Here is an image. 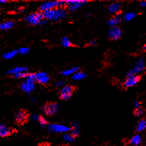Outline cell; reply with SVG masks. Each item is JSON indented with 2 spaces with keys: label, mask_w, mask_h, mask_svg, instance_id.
Segmentation results:
<instances>
[{
  "label": "cell",
  "mask_w": 146,
  "mask_h": 146,
  "mask_svg": "<svg viewBox=\"0 0 146 146\" xmlns=\"http://www.w3.org/2000/svg\"><path fill=\"white\" fill-rule=\"evenodd\" d=\"M66 10L64 8H55L53 10H47L42 13L44 18L50 21L61 20L66 16Z\"/></svg>",
  "instance_id": "cell-1"
},
{
  "label": "cell",
  "mask_w": 146,
  "mask_h": 146,
  "mask_svg": "<svg viewBox=\"0 0 146 146\" xmlns=\"http://www.w3.org/2000/svg\"><path fill=\"white\" fill-rule=\"evenodd\" d=\"M66 6V1H53V2H46L42 4L39 7V10L42 13L47 10H53L55 8H64Z\"/></svg>",
  "instance_id": "cell-2"
},
{
  "label": "cell",
  "mask_w": 146,
  "mask_h": 146,
  "mask_svg": "<svg viewBox=\"0 0 146 146\" xmlns=\"http://www.w3.org/2000/svg\"><path fill=\"white\" fill-rule=\"evenodd\" d=\"M43 15L42 13L40 11L35 12L33 13H31L26 18V21L29 25L36 26L40 24V23H43Z\"/></svg>",
  "instance_id": "cell-3"
},
{
  "label": "cell",
  "mask_w": 146,
  "mask_h": 146,
  "mask_svg": "<svg viewBox=\"0 0 146 146\" xmlns=\"http://www.w3.org/2000/svg\"><path fill=\"white\" fill-rule=\"evenodd\" d=\"M75 87L72 85L65 86L59 92V98L62 100H67L72 96Z\"/></svg>",
  "instance_id": "cell-4"
},
{
  "label": "cell",
  "mask_w": 146,
  "mask_h": 146,
  "mask_svg": "<svg viewBox=\"0 0 146 146\" xmlns=\"http://www.w3.org/2000/svg\"><path fill=\"white\" fill-rule=\"evenodd\" d=\"M29 117V114L25 110H21L15 115V121L19 125L25 124Z\"/></svg>",
  "instance_id": "cell-5"
},
{
  "label": "cell",
  "mask_w": 146,
  "mask_h": 146,
  "mask_svg": "<svg viewBox=\"0 0 146 146\" xmlns=\"http://www.w3.org/2000/svg\"><path fill=\"white\" fill-rule=\"evenodd\" d=\"M58 105L55 102H48L45 105L43 108V110L45 113L48 115L52 116L53 115L56 114L58 110Z\"/></svg>",
  "instance_id": "cell-6"
},
{
  "label": "cell",
  "mask_w": 146,
  "mask_h": 146,
  "mask_svg": "<svg viewBox=\"0 0 146 146\" xmlns=\"http://www.w3.org/2000/svg\"><path fill=\"white\" fill-rule=\"evenodd\" d=\"M122 35V30L118 27H112L108 31V37L110 40H116L121 38Z\"/></svg>",
  "instance_id": "cell-7"
},
{
  "label": "cell",
  "mask_w": 146,
  "mask_h": 146,
  "mask_svg": "<svg viewBox=\"0 0 146 146\" xmlns=\"http://www.w3.org/2000/svg\"><path fill=\"white\" fill-rule=\"evenodd\" d=\"M86 2V1H79V0L66 1V7H67L69 11H75V10H78V8H80L81 6H83Z\"/></svg>",
  "instance_id": "cell-8"
},
{
  "label": "cell",
  "mask_w": 146,
  "mask_h": 146,
  "mask_svg": "<svg viewBox=\"0 0 146 146\" xmlns=\"http://www.w3.org/2000/svg\"><path fill=\"white\" fill-rule=\"evenodd\" d=\"M140 79H141L140 75H135V76L133 77L127 78L124 83H123V87L124 88H129V87L134 86L137 83H139Z\"/></svg>",
  "instance_id": "cell-9"
},
{
  "label": "cell",
  "mask_w": 146,
  "mask_h": 146,
  "mask_svg": "<svg viewBox=\"0 0 146 146\" xmlns=\"http://www.w3.org/2000/svg\"><path fill=\"white\" fill-rule=\"evenodd\" d=\"M20 88H21L22 91H23L24 92H27V93L32 92L34 88H35V80L26 79L25 81L23 82L21 84Z\"/></svg>",
  "instance_id": "cell-10"
},
{
  "label": "cell",
  "mask_w": 146,
  "mask_h": 146,
  "mask_svg": "<svg viewBox=\"0 0 146 146\" xmlns=\"http://www.w3.org/2000/svg\"><path fill=\"white\" fill-rule=\"evenodd\" d=\"M14 132H16V130L13 128L7 127L6 125L0 124V137H1L10 136Z\"/></svg>",
  "instance_id": "cell-11"
},
{
  "label": "cell",
  "mask_w": 146,
  "mask_h": 146,
  "mask_svg": "<svg viewBox=\"0 0 146 146\" xmlns=\"http://www.w3.org/2000/svg\"><path fill=\"white\" fill-rule=\"evenodd\" d=\"M50 80V77L45 72H38L35 74V81L40 84H47Z\"/></svg>",
  "instance_id": "cell-12"
},
{
  "label": "cell",
  "mask_w": 146,
  "mask_h": 146,
  "mask_svg": "<svg viewBox=\"0 0 146 146\" xmlns=\"http://www.w3.org/2000/svg\"><path fill=\"white\" fill-rule=\"evenodd\" d=\"M49 129L52 131H55V132H66L71 130L70 127L64 125H60V124H50L49 126Z\"/></svg>",
  "instance_id": "cell-13"
},
{
  "label": "cell",
  "mask_w": 146,
  "mask_h": 146,
  "mask_svg": "<svg viewBox=\"0 0 146 146\" xmlns=\"http://www.w3.org/2000/svg\"><path fill=\"white\" fill-rule=\"evenodd\" d=\"M121 14H116L115 15H114V16L112 17L111 18H110L109 20H108V24L109 26H110V27H115L116 25H118V23L121 22Z\"/></svg>",
  "instance_id": "cell-14"
},
{
  "label": "cell",
  "mask_w": 146,
  "mask_h": 146,
  "mask_svg": "<svg viewBox=\"0 0 146 146\" xmlns=\"http://www.w3.org/2000/svg\"><path fill=\"white\" fill-rule=\"evenodd\" d=\"M27 70H28V69H27V67H25V66H17L15 68L11 69L9 71H7V74L13 76V75L18 74V73L26 72H27Z\"/></svg>",
  "instance_id": "cell-15"
},
{
  "label": "cell",
  "mask_w": 146,
  "mask_h": 146,
  "mask_svg": "<svg viewBox=\"0 0 146 146\" xmlns=\"http://www.w3.org/2000/svg\"><path fill=\"white\" fill-rule=\"evenodd\" d=\"M14 26H15V23H14L13 21H9L6 22H2V23H0V29H9L13 28Z\"/></svg>",
  "instance_id": "cell-16"
},
{
  "label": "cell",
  "mask_w": 146,
  "mask_h": 146,
  "mask_svg": "<svg viewBox=\"0 0 146 146\" xmlns=\"http://www.w3.org/2000/svg\"><path fill=\"white\" fill-rule=\"evenodd\" d=\"M121 5L119 2H115V3H113L110 5L108 9H109L110 13H118L120 9H121Z\"/></svg>",
  "instance_id": "cell-17"
},
{
  "label": "cell",
  "mask_w": 146,
  "mask_h": 146,
  "mask_svg": "<svg viewBox=\"0 0 146 146\" xmlns=\"http://www.w3.org/2000/svg\"><path fill=\"white\" fill-rule=\"evenodd\" d=\"M146 129V119H142L139 121L136 127V131L140 132L142 131H144Z\"/></svg>",
  "instance_id": "cell-18"
},
{
  "label": "cell",
  "mask_w": 146,
  "mask_h": 146,
  "mask_svg": "<svg viewBox=\"0 0 146 146\" xmlns=\"http://www.w3.org/2000/svg\"><path fill=\"white\" fill-rule=\"evenodd\" d=\"M142 142V137L141 136L139 135H135L133 137L131 138V139L129 140L130 144L133 145H137L140 144Z\"/></svg>",
  "instance_id": "cell-19"
},
{
  "label": "cell",
  "mask_w": 146,
  "mask_h": 146,
  "mask_svg": "<svg viewBox=\"0 0 146 146\" xmlns=\"http://www.w3.org/2000/svg\"><path fill=\"white\" fill-rule=\"evenodd\" d=\"M18 50H13L10 52H7V53H5L3 55V57L6 59H10V58H13L14 56H15L17 54H18Z\"/></svg>",
  "instance_id": "cell-20"
},
{
  "label": "cell",
  "mask_w": 146,
  "mask_h": 146,
  "mask_svg": "<svg viewBox=\"0 0 146 146\" xmlns=\"http://www.w3.org/2000/svg\"><path fill=\"white\" fill-rule=\"evenodd\" d=\"M86 74H85L84 72H77L76 73H75L74 75H73L72 76V78L74 79V80H82V79H83V78H86Z\"/></svg>",
  "instance_id": "cell-21"
},
{
  "label": "cell",
  "mask_w": 146,
  "mask_h": 146,
  "mask_svg": "<svg viewBox=\"0 0 146 146\" xmlns=\"http://www.w3.org/2000/svg\"><path fill=\"white\" fill-rule=\"evenodd\" d=\"M62 45L64 47H66V48H70V47H73L75 46L74 44L69 40V38L67 37H64L62 40Z\"/></svg>",
  "instance_id": "cell-22"
},
{
  "label": "cell",
  "mask_w": 146,
  "mask_h": 146,
  "mask_svg": "<svg viewBox=\"0 0 146 146\" xmlns=\"http://www.w3.org/2000/svg\"><path fill=\"white\" fill-rule=\"evenodd\" d=\"M79 68L78 67H73V68L69 69V70H64V71L62 72V74L63 75H72L74 73H76L78 71Z\"/></svg>",
  "instance_id": "cell-23"
},
{
  "label": "cell",
  "mask_w": 146,
  "mask_h": 146,
  "mask_svg": "<svg viewBox=\"0 0 146 146\" xmlns=\"http://www.w3.org/2000/svg\"><path fill=\"white\" fill-rule=\"evenodd\" d=\"M136 16V14L133 13H126L124 16V20L126 21H130L132 19L135 18V17Z\"/></svg>",
  "instance_id": "cell-24"
},
{
  "label": "cell",
  "mask_w": 146,
  "mask_h": 146,
  "mask_svg": "<svg viewBox=\"0 0 146 146\" xmlns=\"http://www.w3.org/2000/svg\"><path fill=\"white\" fill-rule=\"evenodd\" d=\"M64 139L65 141L67 142V143H72V142L74 141V139H75V137L73 136L72 135H64Z\"/></svg>",
  "instance_id": "cell-25"
},
{
  "label": "cell",
  "mask_w": 146,
  "mask_h": 146,
  "mask_svg": "<svg viewBox=\"0 0 146 146\" xmlns=\"http://www.w3.org/2000/svg\"><path fill=\"white\" fill-rule=\"evenodd\" d=\"M145 110L143 109L140 108H137V109H135V110L134 111V114H135V116H141L144 114Z\"/></svg>",
  "instance_id": "cell-26"
},
{
  "label": "cell",
  "mask_w": 146,
  "mask_h": 146,
  "mask_svg": "<svg viewBox=\"0 0 146 146\" xmlns=\"http://www.w3.org/2000/svg\"><path fill=\"white\" fill-rule=\"evenodd\" d=\"M18 50V53L21 55H26L29 52V48H21Z\"/></svg>",
  "instance_id": "cell-27"
},
{
  "label": "cell",
  "mask_w": 146,
  "mask_h": 146,
  "mask_svg": "<svg viewBox=\"0 0 146 146\" xmlns=\"http://www.w3.org/2000/svg\"><path fill=\"white\" fill-rule=\"evenodd\" d=\"M28 74L29 72H21L13 75V77L15 78H26L27 75H28Z\"/></svg>",
  "instance_id": "cell-28"
},
{
  "label": "cell",
  "mask_w": 146,
  "mask_h": 146,
  "mask_svg": "<svg viewBox=\"0 0 146 146\" xmlns=\"http://www.w3.org/2000/svg\"><path fill=\"white\" fill-rule=\"evenodd\" d=\"M39 122H40V124L42 125V126H45V125L48 123V122H47L46 120L45 119V118H43V117L42 116H40L39 117Z\"/></svg>",
  "instance_id": "cell-29"
},
{
  "label": "cell",
  "mask_w": 146,
  "mask_h": 146,
  "mask_svg": "<svg viewBox=\"0 0 146 146\" xmlns=\"http://www.w3.org/2000/svg\"><path fill=\"white\" fill-rule=\"evenodd\" d=\"M134 105H135V109H137V108H141V103L139 102H135L134 103Z\"/></svg>",
  "instance_id": "cell-30"
},
{
  "label": "cell",
  "mask_w": 146,
  "mask_h": 146,
  "mask_svg": "<svg viewBox=\"0 0 146 146\" xmlns=\"http://www.w3.org/2000/svg\"><path fill=\"white\" fill-rule=\"evenodd\" d=\"M96 41L94 40H91V41L89 42V45H96Z\"/></svg>",
  "instance_id": "cell-31"
},
{
  "label": "cell",
  "mask_w": 146,
  "mask_h": 146,
  "mask_svg": "<svg viewBox=\"0 0 146 146\" xmlns=\"http://www.w3.org/2000/svg\"><path fill=\"white\" fill-rule=\"evenodd\" d=\"M140 5L143 6V7H146V1H144V2H141L140 3Z\"/></svg>",
  "instance_id": "cell-32"
},
{
  "label": "cell",
  "mask_w": 146,
  "mask_h": 146,
  "mask_svg": "<svg viewBox=\"0 0 146 146\" xmlns=\"http://www.w3.org/2000/svg\"><path fill=\"white\" fill-rule=\"evenodd\" d=\"M7 1L6 0H0V3H7Z\"/></svg>",
  "instance_id": "cell-33"
},
{
  "label": "cell",
  "mask_w": 146,
  "mask_h": 146,
  "mask_svg": "<svg viewBox=\"0 0 146 146\" xmlns=\"http://www.w3.org/2000/svg\"><path fill=\"white\" fill-rule=\"evenodd\" d=\"M39 146H49V145H48V144H46V143H42V144L40 145Z\"/></svg>",
  "instance_id": "cell-34"
},
{
  "label": "cell",
  "mask_w": 146,
  "mask_h": 146,
  "mask_svg": "<svg viewBox=\"0 0 146 146\" xmlns=\"http://www.w3.org/2000/svg\"><path fill=\"white\" fill-rule=\"evenodd\" d=\"M143 50H144V51H146V44L144 45V47H143Z\"/></svg>",
  "instance_id": "cell-35"
},
{
  "label": "cell",
  "mask_w": 146,
  "mask_h": 146,
  "mask_svg": "<svg viewBox=\"0 0 146 146\" xmlns=\"http://www.w3.org/2000/svg\"><path fill=\"white\" fill-rule=\"evenodd\" d=\"M61 84H63V82H59V83H57L56 85H57V86H60Z\"/></svg>",
  "instance_id": "cell-36"
},
{
  "label": "cell",
  "mask_w": 146,
  "mask_h": 146,
  "mask_svg": "<svg viewBox=\"0 0 146 146\" xmlns=\"http://www.w3.org/2000/svg\"><path fill=\"white\" fill-rule=\"evenodd\" d=\"M145 146H146V145H145Z\"/></svg>",
  "instance_id": "cell-37"
}]
</instances>
